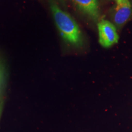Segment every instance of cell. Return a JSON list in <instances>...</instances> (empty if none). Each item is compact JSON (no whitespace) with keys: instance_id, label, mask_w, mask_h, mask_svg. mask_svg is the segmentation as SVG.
<instances>
[{"instance_id":"cell-1","label":"cell","mask_w":132,"mask_h":132,"mask_svg":"<svg viewBox=\"0 0 132 132\" xmlns=\"http://www.w3.org/2000/svg\"><path fill=\"white\" fill-rule=\"evenodd\" d=\"M48 1L54 22L64 40L74 48H81L84 45L83 36L76 21L59 7L55 0Z\"/></svg>"},{"instance_id":"cell-2","label":"cell","mask_w":132,"mask_h":132,"mask_svg":"<svg viewBox=\"0 0 132 132\" xmlns=\"http://www.w3.org/2000/svg\"><path fill=\"white\" fill-rule=\"evenodd\" d=\"M99 42L104 48H110L119 41V36L114 24L110 21L101 19L97 23Z\"/></svg>"},{"instance_id":"cell-3","label":"cell","mask_w":132,"mask_h":132,"mask_svg":"<svg viewBox=\"0 0 132 132\" xmlns=\"http://www.w3.org/2000/svg\"><path fill=\"white\" fill-rule=\"evenodd\" d=\"M131 14V6L128 0H122L117 3L113 15L115 25L120 28L125 24Z\"/></svg>"},{"instance_id":"cell-4","label":"cell","mask_w":132,"mask_h":132,"mask_svg":"<svg viewBox=\"0 0 132 132\" xmlns=\"http://www.w3.org/2000/svg\"><path fill=\"white\" fill-rule=\"evenodd\" d=\"M82 14L95 22H98L100 11L98 0H72Z\"/></svg>"},{"instance_id":"cell-5","label":"cell","mask_w":132,"mask_h":132,"mask_svg":"<svg viewBox=\"0 0 132 132\" xmlns=\"http://www.w3.org/2000/svg\"><path fill=\"white\" fill-rule=\"evenodd\" d=\"M5 65L3 61L0 60V91L4 85V79L6 77V69Z\"/></svg>"},{"instance_id":"cell-6","label":"cell","mask_w":132,"mask_h":132,"mask_svg":"<svg viewBox=\"0 0 132 132\" xmlns=\"http://www.w3.org/2000/svg\"><path fill=\"white\" fill-rule=\"evenodd\" d=\"M59 2L61 3V4L62 5L63 7H65L66 4H65V0H58Z\"/></svg>"},{"instance_id":"cell-7","label":"cell","mask_w":132,"mask_h":132,"mask_svg":"<svg viewBox=\"0 0 132 132\" xmlns=\"http://www.w3.org/2000/svg\"><path fill=\"white\" fill-rule=\"evenodd\" d=\"M1 99H0V112H1Z\"/></svg>"},{"instance_id":"cell-8","label":"cell","mask_w":132,"mask_h":132,"mask_svg":"<svg viewBox=\"0 0 132 132\" xmlns=\"http://www.w3.org/2000/svg\"><path fill=\"white\" fill-rule=\"evenodd\" d=\"M116 2L118 3V2H119L120 1H122V0H116Z\"/></svg>"}]
</instances>
